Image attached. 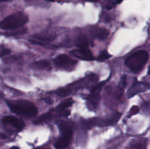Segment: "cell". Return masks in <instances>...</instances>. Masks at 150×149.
I'll use <instances>...</instances> for the list:
<instances>
[{"label":"cell","instance_id":"6da1fadb","mask_svg":"<svg viewBox=\"0 0 150 149\" xmlns=\"http://www.w3.org/2000/svg\"><path fill=\"white\" fill-rule=\"evenodd\" d=\"M10 110L15 114L32 117L38 113V108L32 102L26 100L7 101Z\"/></svg>","mask_w":150,"mask_h":149},{"label":"cell","instance_id":"7a4b0ae2","mask_svg":"<svg viewBox=\"0 0 150 149\" xmlns=\"http://www.w3.org/2000/svg\"><path fill=\"white\" fill-rule=\"evenodd\" d=\"M97 80H98V77L95 74H90L89 76H86L84 78L81 79L78 81L74 82L72 84L68 85L67 87L59 89V90H57V94L60 96H66L75 91L81 90V89L92 86Z\"/></svg>","mask_w":150,"mask_h":149},{"label":"cell","instance_id":"3957f363","mask_svg":"<svg viewBox=\"0 0 150 149\" xmlns=\"http://www.w3.org/2000/svg\"><path fill=\"white\" fill-rule=\"evenodd\" d=\"M148 58H149V54L146 51H139L129 56L126 58L125 64L132 71L137 72L142 70L147 61Z\"/></svg>","mask_w":150,"mask_h":149},{"label":"cell","instance_id":"277c9868","mask_svg":"<svg viewBox=\"0 0 150 149\" xmlns=\"http://www.w3.org/2000/svg\"><path fill=\"white\" fill-rule=\"evenodd\" d=\"M28 20V17L23 13H15L10 15L4 19L1 23V27L5 30H13L21 27Z\"/></svg>","mask_w":150,"mask_h":149},{"label":"cell","instance_id":"5b68a950","mask_svg":"<svg viewBox=\"0 0 150 149\" xmlns=\"http://www.w3.org/2000/svg\"><path fill=\"white\" fill-rule=\"evenodd\" d=\"M61 137L56 142L54 146L56 149H64L69 145L72 140L73 131L69 124L64 121H62L59 124Z\"/></svg>","mask_w":150,"mask_h":149},{"label":"cell","instance_id":"8992f818","mask_svg":"<svg viewBox=\"0 0 150 149\" xmlns=\"http://www.w3.org/2000/svg\"><path fill=\"white\" fill-rule=\"evenodd\" d=\"M54 62L57 68L67 70V71L73 70L77 64V61L73 59L65 54H61V55L57 56L54 58Z\"/></svg>","mask_w":150,"mask_h":149},{"label":"cell","instance_id":"52a82bcc","mask_svg":"<svg viewBox=\"0 0 150 149\" xmlns=\"http://www.w3.org/2000/svg\"><path fill=\"white\" fill-rule=\"evenodd\" d=\"M150 89V85L145 82H136L135 83L127 92V96L129 98L135 96L139 93H143Z\"/></svg>","mask_w":150,"mask_h":149},{"label":"cell","instance_id":"ba28073f","mask_svg":"<svg viewBox=\"0 0 150 149\" xmlns=\"http://www.w3.org/2000/svg\"><path fill=\"white\" fill-rule=\"evenodd\" d=\"M3 124L7 126L12 127L13 129L16 131L21 130L25 127V124L23 121H21L19 118L14 116H5L2 118Z\"/></svg>","mask_w":150,"mask_h":149},{"label":"cell","instance_id":"9c48e42d","mask_svg":"<svg viewBox=\"0 0 150 149\" xmlns=\"http://www.w3.org/2000/svg\"><path fill=\"white\" fill-rule=\"evenodd\" d=\"M71 54L79 59L84 61H92L94 59L93 55L88 48H79V49L72 51Z\"/></svg>","mask_w":150,"mask_h":149},{"label":"cell","instance_id":"30bf717a","mask_svg":"<svg viewBox=\"0 0 150 149\" xmlns=\"http://www.w3.org/2000/svg\"><path fill=\"white\" fill-rule=\"evenodd\" d=\"M55 37L53 36L51 34H47V35H34L30 38L29 40L31 42L34 44H38V45H43V44H48L50 43L54 40Z\"/></svg>","mask_w":150,"mask_h":149},{"label":"cell","instance_id":"8fae6325","mask_svg":"<svg viewBox=\"0 0 150 149\" xmlns=\"http://www.w3.org/2000/svg\"><path fill=\"white\" fill-rule=\"evenodd\" d=\"M99 92H91L87 97V107L90 110H95L100 102Z\"/></svg>","mask_w":150,"mask_h":149},{"label":"cell","instance_id":"7c38bea8","mask_svg":"<svg viewBox=\"0 0 150 149\" xmlns=\"http://www.w3.org/2000/svg\"><path fill=\"white\" fill-rule=\"evenodd\" d=\"M91 35L94 38L104 39L108 37V36L109 35V32L103 28H97V29H93L91 31Z\"/></svg>","mask_w":150,"mask_h":149},{"label":"cell","instance_id":"4fadbf2b","mask_svg":"<svg viewBox=\"0 0 150 149\" xmlns=\"http://www.w3.org/2000/svg\"><path fill=\"white\" fill-rule=\"evenodd\" d=\"M121 117V114L120 112H116L115 114L110 116L109 118H107L103 119L104 126H109V125H114V124H117L118 122L119 119Z\"/></svg>","mask_w":150,"mask_h":149},{"label":"cell","instance_id":"5bb4252c","mask_svg":"<svg viewBox=\"0 0 150 149\" xmlns=\"http://www.w3.org/2000/svg\"><path fill=\"white\" fill-rule=\"evenodd\" d=\"M33 66L37 69H39V70H50L51 68V65L50 64V62L46 60H42V61H36V62H34Z\"/></svg>","mask_w":150,"mask_h":149},{"label":"cell","instance_id":"9a60e30c","mask_svg":"<svg viewBox=\"0 0 150 149\" xmlns=\"http://www.w3.org/2000/svg\"><path fill=\"white\" fill-rule=\"evenodd\" d=\"M132 149H146V141L145 140H137L131 143Z\"/></svg>","mask_w":150,"mask_h":149},{"label":"cell","instance_id":"2e32d148","mask_svg":"<svg viewBox=\"0 0 150 149\" xmlns=\"http://www.w3.org/2000/svg\"><path fill=\"white\" fill-rule=\"evenodd\" d=\"M77 45L79 48H88V46H89V42H88L87 39L85 37L82 36L78 40Z\"/></svg>","mask_w":150,"mask_h":149},{"label":"cell","instance_id":"e0dca14e","mask_svg":"<svg viewBox=\"0 0 150 149\" xmlns=\"http://www.w3.org/2000/svg\"><path fill=\"white\" fill-rule=\"evenodd\" d=\"M73 101L72 99H67V100H65L64 102H62V103L60 104L59 106L58 107V108H59V109H66V108L71 106V105H73Z\"/></svg>","mask_w":150,"mask_h":149},{"label":"cell","instance_id":"ac0fdd59","mask_svg":"<svg viewBox=\"0 0 150 149\" xmlns=\"http://www.w3.org/2000/svg\"><path fill=\"white\" fill-rule=\"evenodd\" d=\"M51 115L50 113H48V114H45V115H42L41 117H40L39 118H38V119L35 121V124H40V123H42L44 122V121H48V120L51 119Z\"/></svg>","mask_w":150,"mask_h":149},{"label":"cell","instance_id":"d6986e66","mask_svg":"<svg viewBox=\"0 0 150 149\" xmlns=\"http://www.w3.org/2000/svg\"><path fill=\"white\" fill-rule=\"evenodd\" d=\"M110 57V54L107 52L106 51H103L101 52V53L100 54L99 56H98V60L100 61H103L105 60L108 59Z\"/></svg>","mask_w":150,"mask_h":149},{"label":"cell","instance_id":"ffe728a7","mask_svg":"<svg viewBox=\"0 0 150 149\" xmlns=\"http://www.w3.org/2000/svg\"><path fill=\"white\" fill-rule=\"evenodd\" d=\"M126 86V75H124L122 77L121 80H120V85H119V88H120V90L122 91H124L125 87Z\"/></svg>","mask_w":150,"mask_h":149},{"label":"cell","instance_id":"44dd1931","mask_svg":"<svg viewBox=\"0 0 150 149\" xmlns=\"http://www.w3.org/2000/svg\"><path fill=\"white\" fill-rule=\"evenodd\" d=\"M58 113L60 115H62V116H68L70 115V112L68 110H66V109H59V108L58 110Z\"/></svg>","mask_w":150,"mask_h":149},{"label":"cell","instance_id":"7402d4cb","mask_svg":"<svg viewBox=\"0 0 150 149\" xmlns=\"http://www.w3.org/2000/svg\"><path fill=\"white\" fill-rule=\"evenodd\" d=\"M139 112V108L138 106H133L130 108V112H129V115H133L137 114Z\"/></svg>","mask_w":150,"mask_h":149},{"label":"cell","instance_id":"603a6c76","mask_svg":"<svg viewBox=\"0 0 150 149\" xmlns=\"http://www.w3.org/2000/svg\"><path fill=\"white\" fill-rule=\"evenodd\" d=\"M10 53V50H9L8 48H4V47H1V56L3 57L4 56L7 55V54Z\"/></svg>","mask_w":150,"mask_h":149},{"label":"cell","instance_id":"cb8c5ba5","mask_svg":"<svg viewBox=\"0 0 150 149\" xmlns=\"http://www.w3.org/2000/svg\"><path fill=\"white\" fill-rule=\"evenodd\" d=\"M146 110L148 112H149L150 113V102L146 104Z\"/></svg>","mask_w":150,"mask_h":149},{"label":"cell","instance_id":"d4e9b609","mask_svg":"<svg viewBox=\"0 0 150 149\" xmlns=\"http://www.w3.org/2000/svg\"><path fill=\"white\" fill-rule=\"evenodd\" d=\"M85 1H94V2H95V1H98V0H85Z\"/></svg>","mask_w":150,"mask_h":149},{"label":"cell","instance_id":"484cf974","mask_svg":"<svg viewBox=\"0 0 150 149\" xmlns=\"http://www.w3.org/2000/svg\"><path fill=\"white\" fill-rule=\"evenodd\" d=\"M45 1H51H51H55V0H45Z\"/></svg>","mask_w":150,"mask_h":149},{"label":"cell","instance_id":"4316f807","mask_svg":"<svg viewBox=\"0 0 150 149\" xmlns=\"http://www.w3.org/2000/svg\"><path fill=\"white\" fill-rule=\"evenodd\" d=\"M1 1H10V0H1Z\"/></svg>","mask_w":150,"mask_h":149},{"label":"cell","instance_id":"83f0119b","mask_svg":"<svg viewBox=\"0 0 150 149\" xmlns=\"http://www.w3.org/2000/svg\"><path fill=\"white\" fill-rule=\"evenodd\" d=\"M149 74H150V66H149Z\"/></svg>","mask_w":150,"mask_h":149},{"label":"cell","instance_id":"f1b7e54d","mask_svg":"<svg viewBox=\"0 0 150 149\" xmlns=\"http://www.w3.org/2000/svg\"><path fill=\"white\" fill-rule=\"evenodd\" d=\"M12 149H18V148L15 147V148H12Z\"/></svg>","mask_w":150,"mask_h":149}]
</instances>
